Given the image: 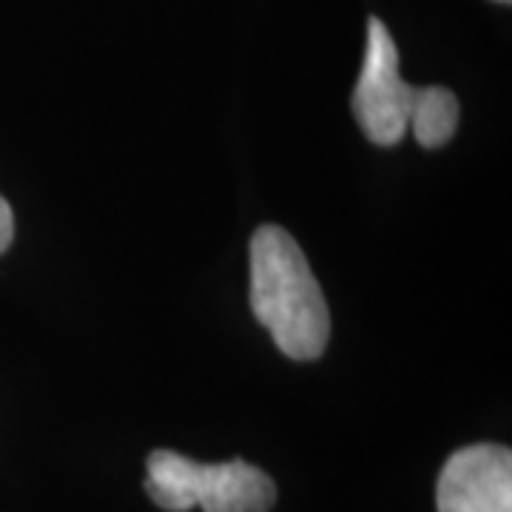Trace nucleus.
Instances as JSON below:
<instances>
[{"label":"nucleus","instance_id":"obj_1","mask_svg":"<svg viewBox=\"0 0 512 512\" xmlns=\"http://www.w3.org/2000/svg\"><path fill=\"white\" fill-rule=\"evenodd\" d=\"M251 311L288 359L313 362L330 339V311L296 239L279 225L251 237Z\"/></svg>","mask_w":512,"mask_h":512},{"label":"nucleus","instance_id":"obj_4","mask_svg":"<svg viewBox=\"0 0 512 512\" xmlns=\"http://www.w3.org/2000/svg\"><path fill=\"white\" fill-rule=\"evenodd\" d=\"M439 512H512V453L501 444H467L447 458L436 484Z\"/></svg>","mask_w":512,"mask_h":512},{"label":"nucleus","instance_id":"obj_2","mask_svg":"<svg viewBox=\"0 0 512 512\" xmlns=\"http://www.w3.org/2000/svg\"><path fill=\"white\" fill-rule=\"evenodd\" d=\"M146 470L143 487L165 512H271L276 504L274 478L242 458L202 464L174 450H154Z\"/></svg>","mask_w":512,"mask_h":512},{"label":"nucleus","instance_id":"obj_7","mask_svg":"<svg viewBox=\"0 0 512 512\" xmlns=\"http://www.w3.org/2000/svg\"><path fill=\"white\" fill-rule=\"evenodd\" d=\"M495 3H510V0H495Z\"/></svg>","mask_w":512,"mask_h":512},{"label":"nucleus","instance_id":"obj_3","mask_svg":"<svg viewBox=\"0 0 512 512\" xmlns=\"http://www.w3.org/2000/svg\"><path fill=\"white\" fill-rule=\"evenodd\" d=\"M419 89L399 72V49L379 18L367 20L365 63L353 92V114L370 143L399 146L410 126Z\"/></svg>","mask_w":512,"mask_h":512},{"label":"nucleus","instance_id":"obj_5","mask_svg":"<svg viewBox=\"0 0 512 512\" xmlns=\"http://www.w3.org/2000/svg\"><path fill=\"white\" fill-rule=\"evenodd\" d=\"M407 128L421 148L447 146L458 128V97L444 86L419 89Z\"/></svg>","mask_w":512,"mask_h":512},{"label":"nucleus","instance_id":"obj_6","mask_svg":"<svg viewBox=\"0 0 512 512\" xmlns=\"http://www.w3.org/2000/svg\"><path fill=\"white\" fill-rule=\"evenodd\" d=\"M15 239V214H12V205L0 197V254L12 245Z\"/></svg>","mask_w":512,"mask_h":512}]
</instances>
